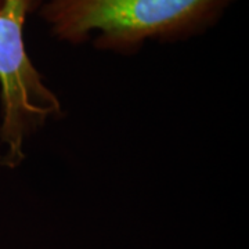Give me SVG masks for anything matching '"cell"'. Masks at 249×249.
<instances>
[{"label":"cell","instance_id":"obj_1","mask_svg":"<svg viewBox=\"0 0 249 249\" xmlns=\"http://www.w3.org/2000/svg\"><path fill=\"white\" fill-rule=\"evenodd\" d=\"M226 0H50L45 17L54 32L72 42L93 31L106 47H130L154 36L194 27Z\"/></svg>","mask_w":249,"mask_h":249},{"label":"cell","instance_id":"obj_2","mask_svg":"<svg viewBox=\"0 0 249 249\" xmlns=\"http://www.w3.org/2000/svg\"><path fill=\"white\" fill-rule=\"evenodd\" d=\"M32 1L0 0V140L9 148V166L24 158L22 142L28 130L58 111L57 98L42 83L24 45V22Z\"/></svg>","mask_w":249,"mask_h":249}]
</instances>
